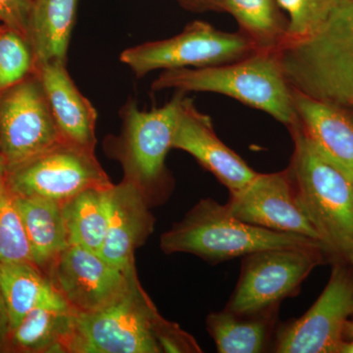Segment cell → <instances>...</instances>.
<instances>
[{"label":"cell","mask_w":353,"mask_h":353,"mask_svg":"<svg viewBox=\"0 0 353 353\" xmlns=\"http://www.w3.org/2000/svg\"><path fill=\"white\" fill-rule=\"evenodd\" d=\"M51 284L75 313H92L119 299L138 279L136 268L113 266L99 253L69 245L46 271Z\"/></svg>","instance_id":"obj_12"},{"label":"cell","mask_w":353,"mask_h":353,"mask_svg":"<svg viewBox=\"0 0 353 353\" xmlns=\"http://www.w3.org/2000/svg\"><path fill=\"white\" fill-rule=\"evenodd\" d=\"M278 306L241 314L227 310L213 312L206 328L220 353H259L266 350L275 326Z\"/></svg>","instance_id":"obj_21"},{"label":"cell","mask_w":353,"mask_h":353,"mask_svg":"<svg viewBox=\"0 0 353 353\" xmlns=\"http://www.w3.org/2000/svg\"><path fill=\"white\" fill-rule=\"evenodd\" d=\"M62 139L90 152L97 145V114L70 77L63 62H51L34 70Z\"/></svg>","instance_id":"obj_16"},{"label":"cell","mask_w":353,"mask_h":353,"mask_svg":"<svg viewBox=\"0 0 353 353\" xmlns=\"http://www.w3.org/2000/svg\"><path fill=\"white\" fill-rule=\"evenodd\" d=\"M0 261L34 263L16 194L7 182L6 173L0 174Z\"/></svg>","instance_id":"obj_25"},{"label":"cell","mask_w":353,"mask_h":353,"mask_svg":"<svg viewBox=\"0 0 353 353\" xmlns=\"http://www.w3.org/2000/svg\"><path fill=\"white\" fill-rule=\"evenodd\" d=\"M70 316L67 305L41 304L31 309L9 332L7 341L22 352H61Z\"/></svg>","instance_id":"obj_24"},{"label":"cell","mask_w":353,"mask_h":353,"mask_svg":"<svg viewBox=\"0 0 353 353\" xmlns=\"http://www.w3.org/2000/svg\"><path fill=\"white\" fill-rule=\"evenodd\" d=\"M294 153L288 167L297 199L329 252L353 250V183L297 125L290 128Z\"/></svg>","instance_id":"obj_5"},{"label":"cell","mask_w":353,"mask_h":353,"mask_svg":"<svg viewBox=\"0 0 353 353\" xmlns=\"http://www.w3.org/2000/svg\"><path fill=\"white\" fill-rule=\"evenodd\" d=\"M296 123L315 148L341 166L353 167V112L292 88Z\"/></svg>","instance_id":"obj_17"},{"label":"cell","mask_w":353,"mask_h":353,"mask_svg":"<svg viewBox=\"0 0 353 353\" xmlns=\"http://www.w3.org/2000/svg\"><path fill=\"white\" fill-rule=\"evenodd\" d=\"M285 14L289 30L288 41H296L310 36L317 31L340 0H277Z\"/></svg>","instance_id":"obj_26"},{"label":"cell","mask_w":353,"mask_h":353,"mask_svg":"<svg viewBox=\"0 0 353 353\" xmlns=\"http://www.w3.org/2000/svg\"><path fill=\"white\" fill-rule=\"evenodd\" d=\"M16 201L31 248L32 261L46 274L58 255L70 245L62 202L18 194Z\"/></svg>","instance_id":"obj_19"},{"label":"cell","mask_w":353,"mask_h":353,"mask_svg":"<svg viewBox=\"0 0 353 353\" xmlns=\"http://www.w3.org/2000/svg\"><path fill=\"white\" fill-rule=\"evenodd\" d=\"M169 88L226 95L269 114L288 129L297 121L279 50H256L243 59L205 68L165 70L152 90Z\"/></svg>","instance_id":"obj_3"},{"label":"cell","mask_w":353,"mask_h":353,"mask_svg":"<svg viewBox=\"0 0 353 353\" xmlns=\"http://www.w3.org/2000/svg\"><path fill=\"white\" fill-rule=\"evenodd\" d=\"M61 141L36 71L0 92V157L6 171Z\"/></svg>","instance_id":"obj_8"},{"label":"cell","mask_w":353,"mask_h":353,"mask_svg":"<svg viewBox=\"0 0 353 353\" xmlns=\"http://www.w3.org/2000/svg\"><path fill=\"white\" fill-rule=\"evenodd\" d=\"M79 0H32L30 46L34 70L51 62L66 63Z\"/></svg>","instance_id":"obj_18"},{"label":"cell","mask_w":353,"mask_h":353,"mask_svg":"<svg viewBox=\"0 0 353 353\" xmlns=\"http://www.w3.org/2000/svg\"><path fill=\"white\" fill-rule=\"evenodd\" d=\"M0 292L8 310L10 331L36 306L67 305L48 276L32 262L0 261Z\"/></svg>","instance_id":"obj_20"},{"label":"cell","mask_w":353,"mask_h":353,"mask_svg":"<svg viewBox=\"0 0 353 353\" xmlns=\"http://www.w3.org/2000/svg\"><path fill=\"white\" fill-rule=\"evenodd\" d=\"M6 179L18 196L58 202L68 201L85 190L106 189L114 185L94 152L67 141L9 169Z\"/></svg>","instance_id":"obj_9"},{"label":"cell","mask_w":353,"mask_h":353,"mask_svg":"<svg viewBox=\"0 0 353 353\" xmlns=\"http://www.w3.org/2000/svg\"><path fill=\"white\" fill-rule=\"evenodd\" d=\"M223 3L257 50H280L287 41L289 22L277 0H223Z\"/></svg>","instance_id":"obj_23"},{"label":"cell","mask_w":353,"mask_h":353,"mask_svg":"<svg viewBox=\"0 0 353 353\" xmlns=\"http://www.w3.org/2000/svg\"><path fill=\"white\" fill-rule=\"evenodd\" d=\"M10 331V320H9L8 310H7L6 301L0 292V345L6 343Z\"/></svg>","instance_id":"obj_29"},{"label":"cell","mask_w":353,"mask_h":353,"mask_svg":"<svg viewBox=\"0 0 353 353\" xmlns=\"http://www.w3.org/2000/svg\"><path fill=\"white\" fill-rule=\"evenodd\" d=\"M150 203L143 192L122 180L113 185L109 197L108 233L99 254L113 266L132 270L134 252L143 245L154 228Z\"/></svg>","instance_id":"obj_15"},{"label":"cell","mask_w":353,"mask_h":353,"mask_svg":"<svg viewBox=\"0 0 353 353\" xmlns=\"http://www.w3.org/2000/svg\"><path fill=\"white\" fill-rule=\"evenodd\" d=\"M172 148L196 158L230 192L243 189L259 174L218 138L211 118L201 112L185 95L179 111Z\"/></svg>","instance_id":"obj_14"},{"label":"cell","mask_w":353,"mask_h":353,"mask_svg":"<svg viewBox=\"0 0 353 353\" xmlns=\"http://www.w3.org/2000/svg\"><path fill=\"white\" fill-rule=\"evenodd\" d=\"M61 352L178 353L201 350L192 336L159 314L138 278L108 307L92 313L71 311Z\"/></svg>","instance_id":"obj_1"},{"label":"cell","mask_w":353,"mask_h":353,"mask_svg":"<svg viewBox=\"0 0 353 353\" xmlns=\"http://www.w3.org/2000/svg\"><path fill=\"white\" fill-rule=\"evenodd\" d=\"M185 95L176 90L170 101L150 111L139 110L130 101L120 111L122 130L111 143V152L122 165L123 180L139 188L150 205L163 199L172 185L165 161Z\"/></svg>","instance_id":"obj_6"},{"label":"cell","mask_w":353,"mask_h":353,"mask_svg":"<svg viewBox=\"0 0 353 353\" xmlns=\"http://www.w3.org/2000/svg\"><path fill=\"white\" fill-rule=\"evenodd\" d=\"M279 52L290 87L353 112V0H340L317 31Z\"/></svg>","instance_id":"obj_2"},{"label":"cell","mask_w":353,"mask_h":353,"mask_svg":"<svg viewBox=\"0 0 353 353\" xmlns=\"http://www.w3.org/2000/svg\"><path fill=\"white\" fill-rule=\"evenodd\" d=\"M160 248L166 254L190 253L211 264L245 257L261 250L320 248L319 241L248 224L234 217L226 204L212 199L197 202L185 217L162 234Z\"/></svg>","instance_id":"obj_4"},{"label":"cell","mask_w":353,"mask_h":353,"mask_svg":"<svg viewBox=\"0 0 353 353\" xmlns=\"http://www.w3.org/2000/svg\"><path fill=\"white\" fill-rule=\"evenodd\" d=\"M187 10L192 12H226L223 0H176Z\"/></svg>","instance_id":"obj_28"},{"label":"cell","mask_w":353,"mask_h":353,"mask_svg":"<svg viewBox=\"0 0 353 353\" xmlns=\"http://www.w3.org/2000/svg\"><path fill=\"white\" fill-rule=\"evenodd\" d=\"M32 6V0H0V24L19 32L28 41Z\"/></svg>","instance_id":"obj_27"},{"label":"cell","mask_w":353,"mask_h":353,"mask_svg":"<svg viewBox=\"0 0 353 353\" xmlns=\"http://www.w3.org/2000/svg\"><path fill=\"white\" fill-rule=\"evenodd\" d=\"M347 259H350V263H352V269H353V250L350 254L347 255Z\"/></svg>","instance_id":"obj_34"},{"label":"cell","mask_w":353,"mask_h":353,"mask_svg":"<svg viewBox=\"0 0 353 353\" xmlns=\"http://www.w3.org/2000/svg\"><path fill=\"white\" fill-rule=\"evenodd\" d=\"M339 353H353V339L350 341H343Z\"/></svg>","instance_id":"obj_30"},{"label":"cell","mask_w":353,"mask_h":353,"mask_svg":"<svg viewBox=\"0 0 353 353\" xmlns=\"http://www.w3.org/2000/svg\"><path fill=\"white\" fill-rule=\"evenodd\" d=\"M324 252L320 248H281L246 255L227 310L250 314L278 306L299 292L303 281L321 262Z\"/></svg>","instance_id":"obj_10"},{"label":"cell","mask_w":353,"mask_h":353,"mask_svg":"<svg viewBox=\"0 0 353 353\" xmlns=\"http://www.w3.org/2000/svg\"><path fill=\"white\" fill-rule=\"evenodd\" d=\"M350 315H353V273L345 265L336 264L312 307L279 329L274 352L339 353Z\"/></svg>","instance_id":"obj_11"},{"label":"cell","mask_w":353,"mask_h":353,"mask_svg":"<svg viewBox=\"0 0 353 353\" xmlns=\"http://www.w3.org/2000/svg\"><path fill=\"white\" fill-rule=\"evenodd\" d=\"M226 206L234 217L248 224L301 234L326 246L299 203L288 169L257 174L245 188L230 192Z\"/></svg>","instance_id":"obj_13"},{"label":"cell","mask_w":353,"mask_h":353,"mask_svg":"<svg viewBox=\"0 0 353 353\" xmlns=\"http://www.w3.org/2000/svg\"><path fill=\"white\" fill-rule=\"evenodd\" d=\"M240 31L216 29L205 21H194L180 34L127 48L120 60L141 78L155 70L205 68L243 59L256 51Z\"/></svg>","instance_id":"obj_7"},{"label":"cell","mask_w":353,"mask_h":353,"mask_svg":"<svg viewBox=\"0 0 353 353\" xmlns=\"http://www.w3.org/2000/svg\"><path fill=\"white\" fill-rule=\"evenodd\" d=\"M112 187L85 190L62 202L70 245L101 252L108 233L109 197Z\"/></svg>","instance_id":"obj_22"},{"label":"cell","mask_w":353,"mask_h":353,"mask_svg":"<svg viewBox=\"0 0 353 353\" xmlns=\"http://www.w3.org/2000/svg\"><path fill=\"white\" fill-rule=\"evenodd\" d=\"M347 336L348 338L353 339V319L352 321H347V326H345V338Z\"/></svg>","instance_id":"obj_32"},{"label":"cell","mask_w":353,"mask_h":353,"mask_svg":"<svg viewBox=\"0 0 353 353\" xmlns=\"http://www.w3.org/2000/svg\"><path fill=\"white\" fill-rule=\"evenodd\" d=\"M333 162V161H332ZM334 163V162H333ZM336 164V163H334ZM336 166L340 167L341 170L345 172V175L348 176V178L350 179V181H352L353 183V167H345V166H341V165L336 164Z\"/></svg>","instance_id":"obj_31"},{"label":"cell","mask_w":353,"mask_h":353,"mask_svg":"<svg viewBox=\"0 0 353 353\" xmlns=\"http://www.w3.org/2000/svg\"><path fill=\"white\" fill-rule=\"evenodd\" d=\"M6 173V165L2 161L1 157H0V174Z\"/></svg>","instance_id":"obj_33"}]
</instances>
